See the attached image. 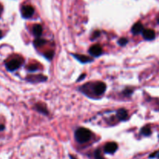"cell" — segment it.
<instances>
[{
    "instance_id": "30bf717a",
    "label": "cell",
    "mask_w": 159,
    "mask_h": 159,
    "mask_svg": "<svg viewBox=\"0 0 159 159\" xmlns=\"http://www.w3.org/2000/svg\"><path fill=\"white\" fill-rule=\"evenodd\" d=\"M117 117L120 120H126L127 119V117H128L127 112L124 109H120L117 111Z\"/></svg>"
},
{
    "instance_id": "44dd1931",
    "label": "cell",
    "mask_w": 159,
    "mask_h": 159,
    "mask_svg": "<svg viewBox=\"0 0 159 159\" xmlns=\"http://www.w3.org/2000/svg\"><path fill=\"white\" fill-rule=\"evenodd\" d=\"M124 93H126V94H127V95H130L132 93V90H130V89L125 90V91H124Z\"/></svg>"
},
{
    "instance_id": "277c9868",
    "label": "cell",
    "mask_w": 159,
    "mask_h": 159,
    "mask_svg": "<svg viewBox=\"0 0 159 159\" xmlns=\"http://www.w3.org/2000/svg\"><path fill=\"white\" fill-rule=\"evenodd\" d=\"M118 148V145L115 142L107 143L104 147V152L107 154H113L116 152Z\"/></svg>"
},
{
    "instance_id": "484cf974",
    "label": "cell",
    "mask_w": 159,
    "mask_h": 159,
    "mask_svg": "<svg viewBox=\"0 0 159 159\" xmlns=\"http://www.w3.org/2000/svg\"><path fill=\"white\" fill-rule=\"evenodd\" d=\"M158 158H159V155H158Z\"/></svg>"
},
{
    "instance_id": "7402d4cb",
    "label": "cell",
    "mask_w": 159,
    "mask_h": 159,
    "mask_svg": "<svg viewBox=\"0 0 159 159\" xmlns=\"http://www.w3.org/2000/svg\"><path fill=\"white\" fill-rule=\"evenodd\" d=\"M4 129H5V126L2 125V124H1V125H0V131L3 130Z\"/></svg>"
},
{
    "instance_id": "2e32d148",
    "label": "cell",
    "mask_w": 159,
    "mask_h": 159,
    "mask_svg": "<svg viewBox=\"0 0 159 159\" xmlns=\"http://www.w3.org/2000/svg\"><path fill=\"white\" fill-rule=\"evenodd\" d=\"M44 57H46L48 60H51V59L53 58V57H54V51H48V52H46L44 54Z\"/></svg>"
},
{
    "instance_id": "3957f363",
    "label": "cell",
    "mask_w": 159,
    "mask_h": 159,
    "mask_svg": "<svg viewBox=\"0 0 159 159\" xmlns=\"http://www.w3.org/2000/svg\"><path fill=\"white\" fill-rule=\"evenodd\" d=\"M21 13L23 17H24V18H30L34 13V7L31 6H24L22 8Z\"/></svg>"
},
{
    "instance_id": "4fadbf2b",
    "label": "cell",
    "mask_w": 159,
    "mask_h": 159,
    "mask_svg": "<svg viewBox=\"0 0 159 159\" xmlns=\"http://www.w3.org/2000/svg\"><path fill=\"white\" fill-rule=\"evenodd\" d=\"M141 132L144 136H149L152 134V130H151V128L148 126H146V127H144L141 129Z\"/></svg>"
},
{
    "instance_id": "ba28073f",
    "label": "cell",
    "mask_w": 159,
    "mask_h": 159,
    "mask_svg": "<svg viewBox=\"0 0 159 159\" xmlns=\"http://www.w3.org/2000/svg\"><path fill=\"white\" fill-rule=\"evenodd\" d=\"M73 56H74L79 61L82 62V63H87V62H90L93 61L90 57L85 55H82V54H73Z\"/></svg>"
},
{
    "instance_id": "6da1fadb",
    "label": "cell",
    "mask_w": 159,
    "mask_h": 159,
    "mask_svg": "<svg viewBox=\"0 0 159 159\" xmlns=\"http://www.w3.org/2000/svg\"><path fill=\"white\" fill-rule=\"evenodd\" d=\"M75 137V139L78 142L80 143V144H84V143L88 142L91 139L92 132L89 129L81 127L76 130Z\"/></svg>"
},
{
    "instance_id": "8992f818",
    "label": "cell",
    "mask_w": 159,
    "mask_h": 159,
    "mask_svg": "<svg viewBox=\"0 0 159 159\" xmlns=\"http://www.w3.org/2000/svg\"><path fill=\"white\" fill-rule=\"evenodd\" d=\"M102 52V48H101L100 45L99 44L93 45V46H92L89 49L90 54H92L93 56H95V57H98V56L101 55Z\"/></svg>"
},
{
    "instance_id": "9c48e42d",
    "label": "cell",
    "mask_w": 159,
    "mask_h": 159,
    "mask_svg": "<svg viewBox=\"0 0 159 159\" xmlns=\"http://www.w3.org/2000/svg\"><path fill=\"white\" fill-rule=\"evenodd\" d=\"M144 30V27H143V25L141 23H137L132 27V32L134 34H138L140 33L143 32Z\"/></svg>"
},
{
    "instance_id": "ac0fdd59",
    "label": "cell",
    "mask_w": 159,
    "mask_h": 159,
    "mask_svg": "<svg viewBox=\"0 0 159 159\" xmlns=\"http://www.w3.org/2000/svg\"><path fill=\"white\" fill-rule=\"evenodd\" d=\"M127 42H128V40H127V39H126V38H121V39H120L119 41H118V43H119V44L121 45V46H124V45L127 44Z\"/></svg>"
},
{
    "instance_id": "d4e9b609",
    "label": "cell",
    "mask_w": 159,
    "mask_h": 159,
    "mask_svg": "<svg viewBox=\"0 0 159 159\" xmlns=\"http://www.w3.org/2000/svg\"><path fill=\"white\" fill-rule=\"evenodd\" d=\"M158 23H159V19H158Z\"/></svg>"
},
{
    "instance_id": "cb8c5ba5",
    "label": "cell",
    "mask_w": 159,
    "mask_h": 159,
    "mask_svg": "<svg viewBox=\"0 0 159 159\" xmlns=\"http://www.w3.org/2000/svg\"><path fill=\"white\" fill-rule=\"evenodd\" d=\"M71 159H75V158H72V156H71Z\"/></svg>"
},
{
    "instance_id": "5bb4252c",
    "label": "cell",
    "mask_w": 159,
    "mask_h": 159,
    "mask_svg": "<svg viewBox=\"0 0 159 159\" xmlns=\"http://www.w3.org/2000/svg\"><path fill=\"white\" fill-rule=\"evenodd\" d=\"M37 110H38V111H40V113H43V114H47L48 113V111H47V109L46 107H45V106L42 105V104H40V105H37Z\"/></svg>"
},
{
    "instance_id": "ffe728a7",
    "label": "cell",
    "mask_w": 159,
    "mask_h": 159,
    "mask_svg": "<svg viewBox=\"0 0 159 159\" xmlns=\"http://www.w3.org/2000/svg\"><path fill=\"white\" fill-rule=\"evenodd\" d=\"M99 35V31H96V32L94 33V34H93V36H95L94 37H93V39H95V38H96V37H98V36Z\"/></svg>"
},
{
    "instance_id": "603a6c76",
    "label": "cell",
    "mask_w": 159,
    "mask_h": 159,
    "mask_svg": "<svg viewBox=\"0 0 159 159\" xmlns=\"http://www.w3.org/2000/svg\"><path fill=\"white\" fill-rule=\"evenodd\" d=\"M2 31L0 30V39L2 38Z\"/></svg>"
},
{
    "instance_id": "7c38bea8",
    "label": "cell",
    "mask_w": 159,
    "mask_h": 159,
    "mask_svg": "<svg viewBox=\"0 0 159 159\" xmlns=\"http://www.w3.org/2000/svg\"><path fill=\"white\" fill-rule=\"evenodd\" d=\"M47 78L42 75H37V76H31L30 77V80L32 82H39V81H44L46 80Z\"/></svg>"
},
{
    "instance_id": "8fae6325",
    "label": "cell",
    "mask_w": 159,
    "mask_h": 159,
    "mask_svg": "<svg viewBox=\"0 0 159 159\" xmlns=\"http://www.w3.org/2000/svg\"><path fill=\"white\" fill-rule=\"evenodd\" d=\"M42 32H43V29H42V26L40 24L35 25L33 28V33H34V36H36V37H40L42 34Z\"/></svg>"
},
{
    "instance_id": "e0dca14e",
    "label": "cell",
    "mask_w": 159,
    "mask_h": 159,
    "mask_svg": "<svg viewBox=\"0 0 159 159\" xmlns=\"http://www.w3.org/2000/svg\"><path fill=\"white\" fill-rule=\"evenodd\" d=\"M95 158L96 159H104L102 158V155H101L100 150H96L95 152Z\"/></svg>"
},
{
    "instance_id": "52a82bcc",
    "label": "cell",
    "mask_w": 159,
    "mask_h": 159,
    "mask_svg": "<svg viewBox=\"0 0 159 159\" xmlns=\"http://www.w3.org/2000/svg\"><path fill=\"white\" fill-rule=\"evenodd\" d=\"M143 37L145 40H152L155 38V32L152 29H147L143 30Z\"/></svg>"
},
{
    "instance_id": "d6986e66",
    "label": "cell",
    "mask_w": 159,
    "mask_h": 159,
    "mask_svg": "<svg viewBox=\"0 0 159 159\" xmlns=\"http://www.w3.org/2000/svg\"><path fill=\"white\" fill-rule=\"evenodd\" d=\"M28 70H29L30 71H35L37 70V66L35 65H30V66H29Z\"/></svg>"
},
{
    "instance_id": "9a60e30c",
    "label": "cell",
    "mask_w": 159,
    "mask_h": 159,
    "mask_svg": "<svg viewBox=\"0 0 159 159\" xmlns=\"http://www.w3.org/2000/svg\"><path fill=\"white\" fill-rule=\"evenodd\" d=\"M46 43V40H43V39H37V40H34V43L36 47H40L43 46L44 43Z\"/></svg>"
},
{
    "instance_id": "5b68a950",
    "label": "cell",
    "mask_w": 159,
    "mask_h": 159,
    "mask_svg": "<svg viewBox=\"0 0 159 159\" xmlns=\"http://www.w3.org/2000/svg\"><path fill=\"white\" fill-rule=\"evenodd\" d=\"M106 89H107V85L105 83L102 82H97L94 86V93L96 95H102L105 93Z\"/></svg>"
},
{
    "instance_id": "7a4b0ae2",
    "label": "cell",
    "mask_w": 159,
    "mask_h": 159,
    "mask_svg": "<svg viewBox=\"0 0 159 159\" xmlns=\"http://www.w3.org/2000/svg\"><path fill=\"white\" fill-rule=\"evenodd\" d=\"M20 65H21V61L17 60V59H12V60L9 61L6 64V68L10 71H16V70L20 68Z\"/></svg>"
}]
</instances>
